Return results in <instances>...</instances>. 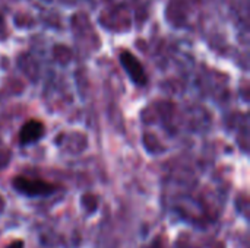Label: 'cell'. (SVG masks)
Here are the masks:
<instances>
[{"mask_svg": "<svg viewBox=\"0 0 250 248\" xmlns=\"http://www.w3.org/2000/svg\"><path fill=\"white\" fill-rule=\"evenodd\" d=\"M45 127L40 120H28L19 130V143L22 146L34 145L44 137Z\"/></svg>", "mask_w": 250, "mask_h": 248, "instance_id": "obj_2", "label": "cell"}, {"mask_svg": "<svg viewBox=\"0 0 250 248\" xmlns=\"http://www.w3.org/2000/svg\"><path fill=\"white\" fill-rule=\"evenodd\" d=\"M12 187L16 193L26 197H45L56 191V186L40 178H29L25 175H16L12 180Z\"/></svg>", "mask_w": 250, "mask_h": 248, "instance_id": "obj_1", "label": "cell"}, {"mask_svg": "<svg viewBox=\"0 0 250 248\" xmlns=\"http://www.w3.org/2000/svg\"><path fill=\"white\" fill-rule=\"evenodd\" d=\"M7 248H23V241H21V240H18V241H13L10 246Z\"/></svg>", "mask_w": 250, "mask_h": 248, "instance_id": "obj_4", "label": "cell"}, {"mask_svg": "<svg viewBox=\"0 0 250 248\" xmlns=\"http://www.w3.org/2000/svg\"><path fill=\"white\" fill-rule=\"evenodd\" d=\"M120 61L126 70V73L129 75V77L139 86H144L146 83V75L141 66V63L136 60V57L130 56L129 53H123L120 56Z\"/></svg>", "mask_w": 250, "mask_h": 248, "instance_id": "obj_3", "label": "cell"}]
</instances>
